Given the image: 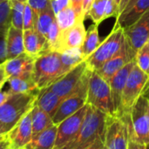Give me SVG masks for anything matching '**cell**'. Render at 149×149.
<instances>
[{"label":"cell","instance_id":"cell-45","mask_svg":"<svg viewBox=\"0 0 149 149\" xmlns=\"http://www.w3.org/2000/svg\"><path fill=\"white\" fill-rule=\"evenodd\" d=\"M130 0H121L120 4H119V15L125 10V8L127 7V3H129Z\"/></svg>","mask_w":149,"mask_h":149},{"label":"cell","instance_id":"cell-18","mask_svg":"<svg viewBox=\"0 0 149 149\" xmlns=\"http://www.w3.org/2000/svg\"><path fill=\"white\" fill-rule=\"evenodd\" d=\"M148 10H149V0H137L129 10L121 12L117 17L114 26H120L126 30L137 22Z\"/></svg>","mask_w":149,"mask_h":149},{"label":"cell","instance_id":"cell-25","mask_svg":"<svg viewBox=\"0 0 149 149\" xmlns=\"http://www.w3.org/2000/svg\"><path fill=\"white\" fill-rule=\"evenodd\" d=\"M98 25L99 24H96L93 23V24H92L86 31L85 41L81 47L82 52H83L86 59L88 58L97 50V48L100 45V38H99Z\"/></svg>","mask_w":149,"mask_h":149},{"label":"cell","instance_id":"cell-56","mask_svg":"<svg viewBox=\"0 0 149 149\" xmlns=\"http://www.w3.org/2000/svg\"><path fill=\"white\" fill-rule=\"evenodd\" d=\"M1 86H0V87H1Z\"/></svg>","mask_w":149,"mask_h":149},{"label":"cell","instance_id":"cell-17","mask_svg":"<svg viewBox=\"0 0 149 149\" xmlns=\"http://www.w3.org/2000/svg\"><path fill=\"white\" fill-rule=\"evenodd\" d=\"M133 59L130 58L126 42L124 41L121 48L120 51L108 61H107L99 70L96 72L108 83L110 82L111 79L116 74L121 68H123L127 63L132 61Z\"/></svg>","mask_w":149,"mask_h":149},{"label":"cell","instance_id":"cell-7","mask_svg":"<svg viewBox=\"0 0 149 149\" xmlns=\"http://www.w3.org/2000/svg\"><path fill=\"white\" fill-rule=\"evenodd\" d=\"M92 72V70L87 68L77 89L61 102L56 113L52 118V123L54 125L58 126L66 118L72 116L85 105H86L88 83Z\"/></svg>","mask_w":149,"mask_h":149},{"label":"cell","instance_id":"cell-30","mask_svg":"<svg viewBox=\"0 0 149 149\" xmlns=\"http://www.w3.org/2000/svg\"><path fill=\"white\" fill-rule=\"evenodd\" d=\"M11 25L10 0L0 3V35H6Z\"/></svg>","mask_w":149,"mask_h":149},{"label":"cell","instance_id":"cell-26","mask_svg":"<svg viewBox=\"0 0 149 149\" xmlns=\"http://www.w3.org/2000/svg\"><path fill=\"white\" fill-rule=\"evenodd\" d=\"M60 58L65 73L68 72L72 68H74L79 64H80L81 62L86 60V58L82 52L81 48H74L61 52Z\"/></svg>","mask_w":149,"mask_h":149},{"label":"cell","instance_id":"cell-22","mask_svg":"<svg viewBox=\"0 0 149 149\" xmlns=\"http://www.w3.org/2000/svg\"><path fill=\"white\" fill-rule=\"evenodd\" d=\"M58 126L52 125L40 133L24 147L25 149H54Z\"/></svg>","mask_w":149,"mask_h":149},{"label":"cell","instance_id":"cell-27","mask_svg":"<svg viewBox=\"0 0 149 149\" xmlns=\"http://www.w3.org/2000/svg\"><path fill=\"white\" fill-rule=\"evenodd\" d=\"M56 21L60 29V31L66 30L73 26L79 20L71 6L64 9L56 15Z\"/></svg>","mask_w":149,"mask_h":149},{"label":"cell","instance_id":"cell-42","mask_svg":"<svg viewBox=\"0 0 149 149\" xmlns=\"http://www.w3.org/2000/svg\"><path fill=\"white\" fill-rule=\"evenodd\" d=\"M94 0H83V15L85 19L88 18V15Z\"/></svg>","mask_w":149,"mask_h":149},{"label":"cell","instance_id":"cell-43","mask_svg":"<svg viewBox=\"0 0 149 149\" xmlns=\"http://www.w3.org/2000/svg\"><path fill=\"white\" fill-rule=\"evenodd\" d=\"M11 128L9 127L8 126L3 124L0 122V139H2L3 136H5L7 134V133L10 130Z\"/></svg>","mask_w":149,"mask_h":149},{"label":"cell","instance_id":"cell-32","mask_svg":"<svg viewBox=\"0 0 149 149\" xmlns=\"http://www.w3.org/2000/svg\"><path fill=\"white\" fill-rule=\"evenodd\" d=\"M135 62L138 67L149 75V45L147 42L136 53Z\"/></svg>","mask_w":149,"mask_h":149},{"label":"cell","instance_id":"cell-2","mask_svg":"<svg viewBox=\"0 0 149 149\" xmlns=\"http://www.w3.org/2000/svg\"><path fill=\"white\" fill-rule=\"evenodd\" d=\"M65 74L59 52H50L35 59L32 79L38 90L50 86Z\"/></svg>","mask_w":149,"mask_h":149},{"label":"cell","instance_id":"cell-28","mask_svg":"<svg viewBox=\"0 0 149 149\" xmlns=\"http://www.w3.org/2000/svg\"><path fill=\"white\" fill-rule=\"evenodd\" d=\"M55 20H56V15L51 6L50 8H48L47 10H45V11H43L38 15L36 30L46 38L52 24Z\"/></svg>","mask_w":149,"mask_h":149},{"label":"cell","instance_id":"cell-23","mask_svg":"<svg viewBox=\"0 0 149 149\" xmlns=\"http://www.w3.org/2000/svg\"><path fill=\"white\" fill-rule=\"evenodd\" d=\"M31 124L32 138H35L46 128L54 125L52 123V116L39 108L36 104H34L31 109Z\"/></svg>","mask_w":149,"mask_h":149},{"label":"cell","instance_id":"cell-16","mask_svg":"<svg viewBox=\"0 0 149 149\" xmlns=\"http://www.w3.org/2000/svg\"><path fill=\"white\" fill-rule=\"evenodd\" d=\"M86 35V31L84 25V21H79L73 26L66 30L60 31L55 52L61 53L67 50L81 48L84 44Z\"/></svg>","mask_w":149,"mask_h":149},{"label":"cell","instance_id":"cell-10","mask_svg":"<svg viewBox=\"0 0 149 149\" xmlns=\"http://www.w3.org/2000/svg\"><path fill=\"white\" fill-rule=\"evenodd\" d=\"M125 42L131 59H134L137 52L149 38V10L137 22L124 30Z\"/></svg>","mask_w":149,"mask_h":149},{"label":"cell","instance_id":"cell-36","mask_svg":"<svg viewBox=\"0 0 149 149\" xmlns=\"http://www.w3.org/2000/svg\"><path fill=\"white\" fill-rule=\"evenodd\" d=\"M70 4L79 21H85L83 15V0H70Z\"/></svg>","mask_w":149,"mask_h":149},{"label":"cell","instance_id":"cell-15","mask_svg":"<svg viewBox=\"0 0 149 149\" xmlns=\"http://www.w3.org/2000/svg\"><path fill=\"white\" fill-rule=\"evenodd\" d=\"M135 58L127 63L123 68H121L113 77L111 79L109 85L111 89V97L114 110V116L121 117V98L124 87L126 86L127 78L133 70L134 66L135 65Z\"/></svg>","mask_w":149,"mask_h":149},{"label":"cell","instance_id":"cell-6","mask_svg":"<svg viewBox=\"0 0 149 149\" xmlns=\"http://www.w3.org/2000/svg\"><path fill=\"white\" fill-rule=\"evenodd\" d=\"M124 41V30L120 26H113L110 34L100 43L97 50L86 59L88 68L92 71L99 70L120 51Z\"/></svg>","mask_w":149,"mask_h":149},{"label":"cell","instance_id":"cell-48","mask_svg":"<svg viewBox=\"0 0 149 149\" xmlns=\"http://www.w3.org/2000/svg\"><path fill=\"white\" fill-rule=\"evenodd\" d=\"M114 1H115L118 4H120V1H121V0H114Z\"/></svg>","mask_w":149,"mask_h":149},{"label":"cell","instance_id":"cell-3","mask_svg":"<svg viewBox=\"0 0 149 149\" xmlns=\"http://www.w3.org/2000/svg\"><path fill=\"white\" fill-rule=\"evenodd\" d=\"M38 93H10L0 106V122L12 128L33 107Z\"/></svg>","mask_w":149,"mask_h":149},{"label":"cell","instance_id":"cell-14","mask_svg":"<svg viewBox=\"0 0 149 149\" xmlns=\"http://www.w3.org/2000/svg\"><path fill=\"white\" fill-rule=\"evenodd\" d=\"M35 59L36 58L24 52L12 59L6 60L2 65L6 79L10 78L32 79Z\"/></svg>","mask_w":149,"mask_h":149},{"label":"cell","instance_id":"cell-19","mask_svg":"<svg viewBox=\"0 0 149 149\" xmlns=\"http://www.w3.org/2000/svg\"><path fill=\"white\" fill-rule=\"evenodd\" d=\"M24 52L37 58L45 53L46 38L36 29L25 30L24 31Z\"/></svg>","mask_w":149,"mask_h":149},{"label":"cell","instance_id":"cell-20","mask_svg":"<svg viewBox=\"0 0 149 149\" xmlns=\"http://www.w3.org/2000/svg\"><path fill=\"white\" fill-rule=\"evenodd\" d=\"M6 60L12 59L24 52V31L10 25L6 34Z\"/></svg>","mask_w":149,"mask_h":149},{"label":"cell","instance_id":"cell-37","mask_svg":"<svg viewBox=\"0 0 149 149\" xmlns=\"http://www.w3.org/2000/svg\"><path fill=\"white\" fill-rule=\"evenodd\" d=\"M51 6L55 15H57L59 11L71 6V4L70 0H51Z\"/></svg>","mask_w":149,"mask_h":149},{"label":"cell","instance_id":"cell-50","mask_svg":"<svg viewBox=\"0 0 149 149\" xmlns=\"http://www.w3.org/2000/svg\"><path fill=\"white\" fill-rule=\"evenodd\" d=\"M147 149H149V144H148V145H147Z\"/></svg>","mask_w":149,"mask_h":149},{"label":"cell","instance_id":"cell-13","mask_svg":"<svg viewBox=\"0 0 149 149\" xmlns=\"http://www.w3.org/2000/svg\"><path fill=\"white\" fill-rule=\"evenodd\" d=\"M32 109V108H31ZM31 109L7 133L10 149L24 148L32 139Z\"/></svg>","mask_w":149,"mask_h":149},{"label":"cell","instance_id":"cell-54","mask_svg":"<svg viewBox=\"0 0 149 149\" xmlns=\"http://www.w3.org/2000/svg\"><path fill=\"white\" fill-rule=\"evenodd\" d=\"M19 149H25V148H19Z\"/></svg>","mask_w":149,"mask_h":149},{"label":"cell","instance_id":"cell-41","mask_svg":"<svg viewBox=\"0 0 149 149\" xmlns=\"http://www.w3.org/2000/svg\"><path fill=\"white\" fill-rule=\"evenodd\" d=\"M4 86L5 83L0 87V106H2L9 98V96L10 95V93L9 91V89H4Z\"/></svg>","mask_w":149,"mask_h":149},{"label":"cell","instance_id":"cell-34","mask_svg":"<svg viewBox=\"0 0 149 149\" xmlns=\"http://www.w3.org/2000/svg\"><path fill=\"white\" fill-rule=\"evenodd\" d=\"M26 3L38 15L51 7V0H27Z\"/></svg>","mask_w":149,"mask_h":149},{"label":"cell","instance_id":"cell-44","mask_svg":"<svg viewBox=\"0 0 149 149\" xmlns=\"http://www.w3.org/2000/svg\"><path fill=\"white\" fill-rule=\"evenodd\" d=\"M10 148V143L8 141L7 136H3L2 139H0V149Z\"/></svg>","mask_w":149,"mask_h":149},{"label":"cell","instance_id":"cell-55","mask_svg":"<svg viewBox=\"0 0 149 149\" xmlns=\"http://www.w3.org/2000/svg\"><path fill=\"white\" fill-rule=\"evenodd\" d=\"M7 149H10V148H7Z\"/></svg>","mask_w":149,"mask_h":149},{"label":"cell","instance_id":"cell-33","mask_svg":"<svg viewBox=\"0 0 149 149\" xmlns=\"http://www.w3.org/2000/svg\"><path fill=\"white\" fill-rule=\"evenodd\" d=\"M38 14L31 9V7L25 3L24 9V17H23V31L30 30V29H36L37 21H38Z\"/></svg>","mask_w":149,"mask_h":149},{"label":"cell","instance_id":"cell-4","mask_svg":"<svg viewBox=\"0 0 149 149\" xmlns=\"http://www.w3.org/2000/svg\"><path fill=\"white\" fill-rule=\"evenodd\" d=\"M148 93L149 75L142 72L135 64L127 78L123 90L121 98L122 116L129 114L137 100L141 96L147 95Z\"/></svg>","mask_w":149,"mask_h":149},{"label":"cell","instance_id":"cell-35","mask_svg":"<svg viewBox=\"0 0 149 149\" xmlns=\"http://www.w3.org/2000/svg\"><path fill=\"white\" fill-rule=\"evenodd\" d=\"M114 16L116 17L119 16V4L114 0H107L105 7L104 20Z\"/></svg>","mask_w":149,"mask_h":149},{"label":"cell","instance_id":"cell-9","mask_svg":"<svg viewBox=\"0 0 149 149\" xmlns=\"http://www.w3.org/2000/svg\"><path fill=\"white\" fill-rule=\"evenodd\" d=\"M128 114L122 117L107 115L105 145L107 149H127L129 139Z\"/></svg>","mask_w":149,"mask_h":149},{"label":"cell","instance_id":"cell-39","mask_svg":"<svg viewBox=\"0 0 149 149\" xmlns=\"http://www.w3.org/2000/svg\"><path fill=\"white\" fill-rule=\"evenodd\" d=\"M127 149H147V145L138 141L137 140L134 139V136L129 135L127 148Z\"/></svg>","mask_w":149,"mask_h":149},{"label":"cell","instance_id":"cell-38","mask_svg":"<svg viewBox=\"0 0 149 149\" xmlns=\"http://www.w3.org/2000/svg\"><path fill=\"white\" fill-rule=\"evenodd\" d=\"M6 35H0V65L6 61Z\"/></svg>","mask_w":149,"mask_h":149},{"label":"cell","instance_id":"cell-53","mask_svg":"<svg viewBox=\"0 0 149 149\" xmlns=\"http://www.w3.org/2000/svg\"><path fill=\"white\" fill-rule=\"evenodd\" d=\"M148 45H149V38H148Z\"/></svg>","mask_w":149,"mask_h":149},{"label":"cell","instance_id":"cell-29","mask_svg":"<svg viewBox=\"0 0 149 149\" xmlns=\"http://www.w3.org/2000/svg\"><path fill=\"white\" fill-rule=\"evenodd\" d=\"M10 17H11V25L17 29L23 30V17L24 3L18 0H10Z\"/></svg>","mask_w":149,"mask_h":149},{"label":"cell","instance_id":"cell-47","mask_svg":"<svg viewBox=\"0 0 149 149\" xmlns=\"http://www.w3.org/2000/svg\"><path fill=\"white\" fill-rule=\"evenodd\" d=\"M136 1H137V0H130V1H129V3H127V7L125 8V10H124L123 11L129 10V9H130V8H131V7H132V6L136 3ZM123 11H122V12H123Z\"/></svg>","mask_w":149,"mask_h":149},{"label":"cell","instance_id":"cell-24","mask_svg":"<svg viewBox=\"0 0 149 149\" xmlns=\"http://www.w3.org/2000/svg\"><path fill=\"white\" fill-rule=\"evenodd\" d=\"M6 84L10 93H38L40 92L34 83L33 79L10 78L7 79Z\"/></svg>","mask_w":149,"mask_h":149},{"label":"cell","instance_id":"cell-21","mask_svg":"<svg viewBox=\"0 0 149 149\" xmlns=\"http://www.w3.org/2000/svg\"><path fill=\"white\" fill-rule=\"evenodd\" d=\"M63 100H64L62 98L51 91L49 88H45L40 90L35 104L52 118Z\"/></svg>","mask_w":149,"mask_h":149},{"label":"cell","instance_id":"cell-12","mask_svg":"<svg viewBox=\"0 0 149 149\" xmlns=\"http://www.w3.org/2000/svg\"><path fill=\"white\" fill-rule=\"evenodd\" d=\"M88 105H85L77 113L66 118L58 125L57 137L54 149H61L69 143L79 133L85 119Z\"/></svg>","mask_w":149,"mask_h":149},{"label":"cell","instance_id":"cell-11","mask_svg":"<svg viewBox=\"0 0 149 149\" xmlns=\"http://www.w3.org/2000/svg\"><path fill=\"white\" fill-rule=\"evenodd\" d=\"M87 68L88 66L85 60L46 88H49L60 98L65 100L77 89Z\"/></svg>","mask_w":149,"mask_h":149},{"label":"cell","instance_id":"cell-52","mask_svg":"<svg viewBox=\"0 0 149 149\" xmlns=\"http://www.w3.org/2000/svg\"><path fill=\"white\" fill-rule=\"evenodd\" d=\"M2 65H3V64H2ZM2 65H0V69L2 68Z\"/></svg>","mask_w":149,"mask_h":149},{"label":"cell","instance_id":"cell-46","mask_svg":"<svg viewBox=\"0 0 149 149\" xmlns=\"http://www.w3.org/2000/svg\"><path fill=\"white\" fill-rule=\"evenodd\" d=\"M5 82H6V76L4 74V72H3V66H2V68L0 69V86H3Z\"/></svg>","mask_w":149,"mask_h":149},{"label":"cell","instance_id":"cell-40","mask_svg":"<svg viewBox=\"0 0 149 149\" xmlns=\"http://www.w3.org/2000/svg\"><path fill=\"white\" fill-rule=\"evenodd\" d=\"M84 149H107L106 148V145H105V141L101 138L99 137L97 138L93 143H92L90 146H88L87 148Z\"/></svg>","mask_w":149,"mask_h":149},{"label":"cell","instance_id":"cell-49","mask_svg":"<svg viewBox=\"0 0 149 149\" xmlns=\"http://www.w3.org/2000/svg\"><path fill=\"white\" fill-rule=\"evenodd\" d=\"M148 114H149V96H148Z\"/></svg>","mask_w":149,"mask_h":149},{"label":"cell","instance_id":"cell-51","mask_svg":"<svg viewBox=\"0 0 149 149\" xmlns=\"http://www.w3.org/2000/svg\"><path fill=\"white\" fill-rule=\"evenodd\" d=\"M3 1H5V0H0V3H2V2H3Z\"/></svg>","mask_w":149,"mask_h":149},{"label":"cell","instance_id":"cell-5","mask_svg":"<svg viewBox=\"0 0 149 149\" xmlns=\"http://www.w3.org/2000/svg\"><path fill=\"white\" fill-rule=\"evenodd\" d=\"M86 104L107 115L114 116L110 85L96 71H93L89 79Z\"/></svg>","mask_w":149,"mask_h":149},{"label":"cell","instance_id":"cell-8","mask_svg":"<svg viewBox=\"0 0 149 149\" xmlns=\"http://www.w3.org/2000/svg\"><path fill=\"white\" fill-rule=\"evenodd\" d=\"M129 135L138 141L149 144L148 100L147 95L141 96L128 114Z\"/></svg>","mask_w":149,"mask_h":149},{"label":"cell","instance_id":"cell-1","mask_svg":"<svg viewBox=\"0 0 149 149\" xmlns=\"http://www.w3.org/2000/svg\"><path fill=\"white\" fill-rule=\"evenodd\" d=\"M107 115L88 105L82 126L77 135L61 149H84L101 137L105 141Z\"/></svg>","mask_w":149,"mask_h":149},{"label":"cell","instance_id":"cell-31","mask_svg":"<svg viewBox=\"0 0 149 149\" xmlns=\"http://www.w3.org/2000/svg\"><path fill=\"white\" fill-rule=\"evenodd\" d=\"M107 1V0H94L92 5L88 18L92 19V21L96 24H100L102 21H104V13Z\"/></svg>","mask_w":149,"mask_h":149}]
</instances>
